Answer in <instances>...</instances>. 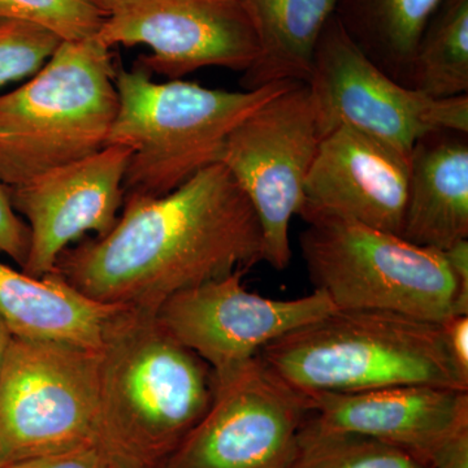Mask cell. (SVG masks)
<instances>
[{"instance_id":"obj_1","label":"cell","mask_w":468,"mask_h":468,"mask_svg":"<svg viewBox=\"0 0 468 468\" xmlns=\"http://www.w3.org/2000/svg\"><path fill=\"white\" fill-rule=\"evenodd\" d=\"M263 257L257 212L217 163L165 196L124 198L112 229L70 246L54 272L101 304L156 313L176 292Z\"/></svg>"},{"instance_id":"obj_2","label":"cell","mask_w":468,"mask_h":468,"mask_svg":"<svg viewBox=\"0 0 468 468\" xmlns=\"http://www.w3.org/2000/svg\"><path fill=\"white\" fill-rule=\"evenodd\" d=\"M100 350L98 445L117 463L159 468L211 406L214 371L154 311L117 310Z\"/></svg>"},{"instance_id":"obj_3","label":"cell","mask_w":468,"mask_h":468,"mask_svg":"<svg viewBox=\"0 0 468 468\" xmlns=\"http://www.w3.org/2000/svg\"><path fill=\"white\" fill-rule=\"evenodd\" d=\"M260 358L306 396L399 385L468 392L442 323L385 310H335L267 345Z\"/></svg>"},{"instance_id":"obj_4","label":"cell","mask_w":468,"mask_h":468,"mask_svg":"<svg viewBox=\"0 0 468 468\" xmlns=\"http://www.w3.org/2000/svg\"><path fill=\"white\" fill-rule=\"evenodd\" d=\"M292 82L229 91L183 81H154L143 68L116 67L117 111L107 144L132 150L124 198L171 193L221 163L234 128Z\"/></svg>"},{"instance_id":"obj_5","label":"cell","mask_w":468,"mask_h":468,"mask_svg":"<svg viewBox=\"0 0 468 468\" xmlns=\"http://www.w3.org/2000/svg\"><path fill=\"white\" fill-rule=\"evenodd\" d=\"M112 48L63 41L46 66L0 95V183L16 187L107 146L117 111Z\"/></svg>"},{"instance_id":"obj_6","label":"cell","mask_w":468,"mask_h":468,"mask_svg":"<svg viewBox=\"0 0 468 468\" xmlns=\"http://www.w3.org/2000/svg\"><path fill=\"white\" fill-rule=\"evenodd\" d=\"M301 251L314 289L335 310H385L442 323L468 315V292L445 254L331 215L304 218Z\"/></svg>"},{"instance_id":"obj_7","label":"cell","mask_w":468,"mask_h":468,"mask_svg":"<svg viewBox=\"0 0 468 468\" xmlns=\"http://www.w3.org/2000/svg\"><path fill=\"white\" fill-rule=\"evenodd\" d=\"M101 350L12 337L0 374L5 463L98 445Z\"/></svg>"},{"instance_id":"obj_8","label":"cell","mask_w":468,"mask_h":468,"mask_svg":"<svg viewBox=\"0 0 468 468\" xmlns=\"http://www.w3.org/2000/svg\"><path fill=\"white\" fill-rule=\"evenodd\" d=\"M320 138L353 126L406 154L424 135L468 133V95L435 100L383 72L335 15L320 34L309 81Z\"/></svg>"},{"instance_id":"obj_9","label":"cell","mask_w":468,"mask_h":468,"mask_svg":"<svg viewBox=\"0 0 468 468\" xmlns=\"http://www.w3.org/2000/svg\"><path fill=\"white\" fill-rule=\"evenodd\" d=\"M309 84L292 82L233 129L221 163L248 197L263 232L264 257L285 270L292 260L291 221L320 144Z\"/></svg>"},{"instance_id":"obj_10","label":"cell","mask_w":468,"mask_h":468,"mask_svg":"<svg viewBox=\"0 0 468 468\" xmlns=\"http://www.w3.org/2000/svg\"><path fill=\"white\" fill-rule=\"evenodd\" d=\"M215 380L207 412L159 468H291L310 397L260 356Z\"/></svg>"},{"instance_id":"obj_11","label":"cell","mask_w":468,"mask_h":468,"mask_svg":"<svg viewBox=\"0 0 468 468\" xmlns=\"http://www.w3.org/2000/svg\"><path fill=\"white\" fill-rule=\"evenodd\" d=\"M100 39L109 48L143 45L137 67L181 80L207 67L248 72L260 45L241 0H124L104 18Z\"/></svg>"},{"instance_id":"obj_12","label":"cell","mask_w":468,"mask_h":468,"mask_svg":"<svg viewBox=\"0 0 468 468\" xmlns=\"http://www.w3.org/2000/svg\"><path fill=\"white\" fill-rule=\"evenodd\" d=\"M248 271L176 292L160 304V324L221 378L257 358L277 338L335 311L324 292L273 300L243 284Z\"/></svg>"},{"instance_id":"obj_13","label":"cell","mask_w":468,"mask_h":468,"mask_svg":"<svg viewBox=\"0 0 468 468\" xmlns=\"http://www.w3.org/2000/svg\"><path fill=\"white\" fill-rule=\"evenodd\" d=\"M132 150L107 144L69 165L7 187L12 207L29 229V251L21 270L43 277L85 234L103 236L124 205V177Z\"/></svg>"},{"instance_id":"obj_14","label":"cell","mask_w":468,"mask_h":468,"mask_svg":"<svg viewBox=\"0 0 468 468\" xmlns=\"http://www.w3.org/2000/svg\"><path fill=\"white\" fill-rule=\"evenodd\" d=\"M409 176V154L353 126H338L320 140L298 217L331 215L401 236Z\"/></svg>"},{"instance_id":"obj_15","label":"cell","mask_w":468,"mask_h":468,"mask_svg":"<svg viewBox=\"0 0 468 468\" xmlns=\"http://www.w3.org/2000/svg\"><path fill=\"white\" fill-rule=\"evenodd\" d=\"M310 402L311 426L392 443L430 466L442 446L468 427V392L451 388L399 385L315 394Z\"/></svg>"},{"instance_id":"obj_16","label":"cell","mask_w":468,"mask_h":468,"mask_svg":"<svg viewBox=\"0 0 468 468\" xmlns=\"http://www.w3.org/2000/svg\"><path fill=\"white\" fill-rule=\"evenodd\" d=\"M467 134L433 132L412 147L401 232L406 241L446 251L468 239Z\"/></svg>"},{"instance_id":"obj_17","label":"cell","mask_w":468,"mask_h":468,"mask_svg":"<svg viewBox=\"0 0 468 468\" xmlns=\"http://www.w3.org/2000/svg\"><path fill=\"white\" fill-rule=\"evenodd\" d=\"M119 309L85 297L55 272L34 277L0 261V319L15 337L101 349Z\"/></svg>"},{"instance_id":"obj_18","label":"cell","mask_w":468,"mask_h":468,"mask_svg":"<svg viewBox=\"0 0 468 468\" xmlns=\"http://www.w3.org/2000/svg\"><path fill=\"white\" fill-rule=\"evenodd\" d=\"M248 12L260 57L243 73L245 90L277 81L309 84L316 45L338 0H241Z\"/></svg>"},{"instance_id":"obj_19","label":"cell","mask_w":468,"mask_h":468,"mask_svg":"<svg viewBox=\"0 0 468 468\" xmlns=\"http://www.w3.org/2000/svg\"><path fill=\"white\" fill-rule=\"evenodd\" d=\"M443 0H338L335 17L360 50L406 85L424 30Z\"/></svg>"},{"instance_id":"obj_20","label":"cell","mask_w":468,"mask_h":468,"mask_svg":"<svg viewBox=\"0 0 468 468\" xmlns=\"http://www.w3.org/2000/svg\"><path fill=\"white\" fill-rule=\"evenodd\" d=\"M406 86L435 100L468 95V0H443L418 43Z\"/></svg>"},{"instance_id":"obj_21","label":"cell","mask_w":468,"mask_h":468,"mask_svg":"<svg viewBox=\"0 0 468 468\" xmlns=\"http://www.w3.org/2000/svg\"><path fill=\"white\" fill-rule=\"evenodd\" d=\"M291 468H431L399 446L356 435L328 432L304 421L297 457Z\"/></svg>"},{"instance_id":"obj_22","label":"cell","mask_w":468,"mask_h":468,"mask_svg":"<svg viewBox=\"0 0 468 468\" xmlns=\"http://www.w3.org/2000/svg\"><path fill=\"white\" fill-rule=\"evenodd\" d=\"M106 15L90 0H0V20L38 24L63 41H82L100 32Z\"/></svg>"},{"instance_id":"obj_23","label":"cell","mask_w":468,"mask_h":468,"mask_svg":"<svg viewBox=\"0 0 468 468\" xmlns=\"http://www.w3.org/2000/svg\"><path fill=\"white\" fill-rule=\"evenodd\" d=\"M61 42L58 34L38 24L0 20V89L36 76Z\"/></svg>"},{"instance_id":"obj_24","label":"cell","mask_w":468,"mask_h":468,"mask_svg":"<svg viewBox=\"0 0 468 468\" xmlns=\"http://www.w3.org/2000/svg\"><path fill=\"white\" fill-rule=\"evenodd\" d=\"M29 251V229L12 207L7 187L0 183V252L21 268Z\"/></svg>"},{"instance_id":"obj_25","label":"cell","mask_w":468,"mask_h":468,"mask_svg":"<svg viewBox=\"0 0 468 468\" xmlns=\"http://www.w3.org/2000/svg\"><path fill=\"white\" fill-rule=\"evenodd\" d=\"M110 464L109 455L100 445H86L14 462L5 468H110Z\"/></svg>"},{"instance_id":"obj_26","label":"cell","mask_w":468,"mask_h":468,"mask_svg":"<svg viewBox=\"0 0 468 468\" xmlns=\"http://www.w3.org/2000/svg\"><path fill=\"white\" fill-rule=\"evenodd\" d=\"M446 344L452 359L468 375V315H454L442 322Z\"/></svg>"},{"instance_id":"obj_27","label":"cell","mask_w":468,"mask_h":468,"mask_svg":"<svg viewBox=\"0 0 468 468\" xmlns=\"http://www.w3.org/2000/svg\"><path fill=\"white\" fill-rule=\"evenodd\" d=\"M431 468H468V427L442 446L431 461Z\"/></svg>"},{"instance_id":"obj_28","label":"cell","mask_w":468,"mask_h":468,"mask_svg":"<svg viewBox=\"0 0 468 468\" xmlns=\"http://www.w3.org/2000/svg\"><path fill=\"white\" fill-rule=\"evenodd\" d=\"M442 252L458 282L468 292V239H462Z\"/></svg>"},{"instance_id":"obj_29","label":"cell","mask_w":468,"mask_h":468,"mask_svg":"<svg viewBox=\"0 0 468 468\" xmlns=\"http://www.w3.org/2000/svg\"><path fill=\"white\" fill-rule=\"evenodd\" d=\"M12 337H14V335L11 334V331H9L8 326L5 324V322L0 319V374H2L3 365H5V356H7Z\"/></svg>"},{"instance_id":"obj_30","label":"cell","mask_w":468,"mask_h":468,"mask_svg":"<svg viewBox=\"0 0 468 468\" xmlns=\"http://www.w3.org/2000/svg\"><path fill=\"white\" fill-rule=\"evenodd\" d=\"M90 2L107 16L111 11H113L117 5H122L124 0H90Z\"/></svg>"},{"instance_id":"obj_31","label":"cell","mask_w":468,"mask_h":468,"mask_svg":"<svg viewBox=\"0 0 468 468\" xmlns=\"http://www.w3.org/2000/svg\"><path fill=\"white\" fill-rule=\"evenodd\" d=\"M110 468H137V467L126 466V464L117 463V462L111 461Z\"/></svg>"},{"instance_id":"obj_32","label":"cell","mask_w":468,"mask_h":468,"mask_svg":"<svg viewBox=\"0 0 468 468\" xmlns=\"http://www.w3.org/2000/svg\"><path fill=\"white\" fill-rule=\"evenodd\" d=\"M7 463H5V458H3L2 452H0V468H5Z\"/></svg>"}]
</instances>
